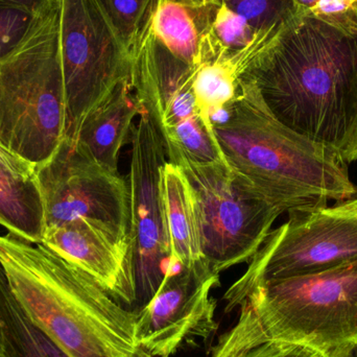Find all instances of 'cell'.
I'll return each instance as SVG.
<instances>
[{"mask_svg":"<svg viewBox=\"0 0 357 357\" xmlns=\"http://www.w3.org/2000/svg\"><path fill=\"white\" fill-rule=\"evenodd\" d=\"M93 277L115 300L134 310L133 241L92 220L48 227L42 243Z\"/></svg>","mask_w":357,"mask_h":357,"instance_id":"12","label":"cell"},{"mask_svg":"<svg viewBox=\"0 0 357 357\" xmlns=\"http://www.w3.org/2000/svg\"><path fill=\"white\" fill-rule=\"evenodd\" d=\"M0 321L3 357H70L23 312L0 266Z\"/></svg>","mask_w":357,"mask_h":357,"instance_id":"18","label":"cell"},{"mask_svg":"<svg viewBox=\"0 0 357 357\" xmlns=\"http://www.w3.org/2000/svg\"><path fill=\"white\" fill-rule=\"evenodd\" d=\"M0 225L8 233L41 243L45 213L36 165L0 144Z\"/></svg>","mask_w":357,"mask_h":357,"instance_id":"14","label":"cell"},{"mask_svg":"<svg viewBox=\"0 0 357 357\" xmlns=\"http://www.w3.org/2000/svg\"><path fill=\"white\" fill-rule=\"evenodd\" d=\"M197 70L175 56L153 31L132 54L130 84L161 136L201 116L193 92Z\"/></svg>","mask_w":357,"mask_h":357,"instance_id":"13","label":"cell"},{"mask_svg":"<svg viewBox=\"0 0 357 357\" xmlns=\"http://www.w3.org/2000/svg\"><path fill=\"white\" fill-rule=\"evenodd\" d=\"M333 357H357V345L348 348Z\"/></svg>","mask_w":357,"mask_h":357,"instance_id":"28","label":"cell"},{"mask_svg":"<svg viewBox=\"0 0 357 357\" xmlns=\"http://www.w3.org/2000/svg\"><path fill=\"white\" fill-rule=\"evenodd\" d=\"M357 261V197L289 211L224 295L226 312L266 281L317 274Z\"/></svg>","mask_w":357,"mask_h":357,"instance_id":"6","label":"cell"},{"mask_svg":"<svg viewBox=\"0 0 357 357\" xmlns=\"http://www.w3.org/2000/svg\"><path fill=\"white\" fill-rule=\"evenodd\" d=\"M130 56L152 31L158 0H96Z\"/></svg>","mask_w":357,"mask_h":357,"instance_id":"21","label":"cell"},{"mask_svg":"<svg viewBox=\"0 0 357 357\" xmlns=\"http://www.w3.org/2000/svg\"><path fill=\"white\" fill-rule=\"evenodd\" d=\"M341 157L346 163L357 160V128L347 146L342 151Z\"/></svg>","mask_w":357,"mask_h":357,"instance_id":"26","label":"cell"},{"mask_svg":"<svg viewBox=\"0 0 357 357\" xmlns=\"http://www.w3.org/2000/svg\"><path fill=\"white\" fill-rule=\"evenodd\" d=\"M0 357H3V333H2L1 321H0Z\"/></svg>","mask_w":357,"mask_h":357,"instance_id":"29","label":"cell"},{"mask_svg":"<svg viewBox=\"0 0 357 357\" xmlns=\"http://www.w3.org/2000/svg\"><path fill=\"white\" fill-rule=\"evenodd\" d=\"M36 177L46 228L85 218L131 237L128 181L75 142L63 140L47 161L36 167Z\"/></svg>","mask_w":357,"mask_h":357,"instance_id":"9","label":"cell"},{"mask_svg":"<svg viewBox=\"0 0 357 357\" xmlns=\"http://www.w3.org/2000/svg\"><path fill=\"white\" fill-rule=\"evenodd\" d=\"M0 266L29 319L70 357H149L136 312L43 243L0 235Z\"/></svg>","mask_w":357,"mask_h":357,"instance_id":"3","label":"cell"},{"mask_svg":"<svg viewBox=\"0 0 357 357\" xmlns=\"http://www.w3.org/2000/svg\"><path fill=\"white\" fill-rule=\"evenodd\" d=\"M222 0H158L152 31L175 56L201 66L202 52Z\"/></svg>","mask_w":357,"mask_h":357,"instance_id":"17","label":"cell"},{"mask_svg":"<svg viewBox=\"0 0 357 357\" xmlns=\"http://www.w3.org/2000/svg\"><path fill=\"white\" fill-rule=\"evenodd\" d=\"M60 1V56L66 138L75 142L86 117L131 73V56L96 0Z\"/></svg>","mask_w":357,"mask_h":357,"instance_id":"7","label":"cell"},{"mask_svg":"<svg viewBox=\"0 0 357 357\" xmlns=\"http://www.w3.org/2000/svg\"><path fill=\"white\" fill-rule=\"evenodd\" d=\"M213 351L283 342L333 357L357 345V261L317 274L266 281L239 305Z\"/></svg>","mask_w":357,"mask_h":357,"instance_id":"4","label":"cell"},{"mask_svg":"<svg viewBox=\"0 0 357 357\" xmlns=\"http://www.w3.org/2000/svg\"><path fill=\"white\" fill-rule=\"evenodd\" d=\"M178 167L195 190L205 259L220 274L249 262L283 212L243 192L226 165Z\"/></svg>","mask_w":357,"mask_h":357,"instance_id":"8","label":"cell"},{"mask_svg":"<svg viewBox=\"0 0 357 357\" xmlns=\"http://www.w3.org/2000/svg\"><path fill=\"white\" fill-rule=\"evenodd\" d=\"M144 112L129 81L119 84L84 121L75 142L98 162L119 171L121 149L131 137L133 121Z\"/></svg>","mask_w":357,"mask_h":357,"instance_id":"15","label":"cell"},{"mask_svg":"<svg viewBox=\"0 0 357 357\" xmlns=\"http://www.w3.org/2000/svg\"><path fill=\"white\" fill-rule=\"evenodd\" d=\"M59 29L60 1L54 0L0 60V144L36 167L66 138Z\"/></svg>","mask_w":357,"mask_h":357,"instance_id":"5","label":"cell"},{"mask_svg":"<svg viewBox=\"0 0 357 357\" xmlns=\"http://www.w3.org/2000/svg\"><path fill=\"white\" fill-rule=\"evenodd\" d=\"M211 357H324L322 354L296 344L266 342L259 345L233 351H212Z\"/></svg>","mask_w":357,"mask_h":357,"instance_id":"24","label":"cell"},{"mask_svg":"<svg viewBox=\"0 0 357 357\" xmlns=\"http://www.w3.org/2000/svg\"><path fill=\"white\" fill-rule=\"evenodd\" d=\"M258 33L272 35L297 13L293 0H222Z\"/></svg>","mask_w":357,"mask_h":357,"instance_id":"22","label":"cell"},{"mask_svg":"<svg viewBox=\"0 0 357 357\" xmlns=\"http://www.w3.org/2000/svg\"><path fill=\"white\" fill-rule=\"evenodd\" d=\"M354 10H356V14H357V0H356V1H354Z\"/></svg>","mask_w":357,"mask_h":357,"instance_id":"30","label":"cell"},{"mask_svg":"<svg viewBox=\"0 0 357 357\" xmlns=\"http://www.w3.org/2000/svg\"><path fill=\"white\" fill-rule=\"evenodd\" d=\"M36 15L24 6L0 0V60L22 41Z\"/></svg>","mask_w":357,"mask_h":357,"instance_id":"23","label":"cell"},{"mask_svg":"<svg viewBox=\"0 0 357 357\" xmlns=\"http://www.w3.org/2000/svg\"><path fill=\"white\" fill-rule=\"evenodd\" d=\"M220 273L207 260L171 264L156 295L136 312V339L149 357H171L183 346L207 339L216 328L212 289Z\"/></svg>","mask_w":357,"mask_h":357,"instance_id":"11","label":"cell"},{"mask_svg":"<svg viewBox=\"0 0 357 357\" xmlns=\"http://www.w3.org/2000/svg\"><path fill=\"white\" fill-rule=\"evenodd\" d=\"M241 77L280 123L341 155L357 128V22L297 12Z\"/></svg>","mask_w":357,"mask_h":357,"instance_id":"1","label":"cell"},{"mask_svg":"<svg viewBox=\"0 0 357 357\" xmlns=\"http://www.w3.org/2000/svg\"><path fill=\"white\" fill-rule=\"evenodd\" d=\"M6 1L24 6L35 14H38L50 6L54 0H6Z\"/></svg>","mask_w":357,"mask_h":357,"instance_id":"25","label":"cell"},{"mask_svg":"<svg viewBox=\"0 0 357 357\" xmlns=\"http://www.w3.org/2000/svg\"><path fill=\"white\" fill-rule=\"evenodd\" d=\"M321 0H293L296 10L299 13L310 12L314 10Z\"/></svg>","mask_w":357,"mask_h":357,"instance_id":"27","label":"cell"},{"mask_svg":"<svg viewBox=\"0 0 357 357\" xmlns=\"http://www.w3.org/2000/svg\"><path fill=\"white\" fill-rule=\"evenodd\" d=\"M213 130L233 180L254 199L289 212L357 197L340 153L280 123L248 79Z\"/></svg>","mask_w":357,"mask_h":357,"instance_id":"2","label":"cell"},{"mask_svg":"<svg viewBox=\"0 0 357 357\" xmlns=\"http://www.w3.org/2000/svg\"><path fill=\"white\" fill-rule=\"evenodd\" d=\"M249 50L232 59H220L197 67L193 83L197 110L203 121L213 129L212 119L234 100L239 79L257 54Z\"/></svg>","mask_w":357,"mask_h":357,"instance_id":"19","label":"cell"},{"mask_svg":"<svg viewBox=\"0 0 357 357\" xmlns=\"http://www.w3.org/2000/svg\"><path fill=\"white\" fill-rule=\"evenodd\" d=\"M131 144L127 181L136 291L134 310H139L156 295L169 266L159 189L167 152L160 132L146 111L132 128Z\"/></svg>","mask_w":357,"mask_h":357,"instance_id":"10","label":"cell"},{"mask_svg":"<svg viewBox=\"0 0 357 357\" xmlns=\"http://www.w3.org/2000/svg\"><path fill=\"white\" fill-rule=\"evenodd\" d=\"M272 35L258 33L243 17L222 4L204 43L202 64L241 56L264 45Z\"/></svg>","mask_w":357,"mask_h":357,"instance_id":"20","label":"cell"},{"mask_svg":"<svg viewBox=\"0 0 357 357\" xmlns=\"http://www.w3.org/2000/svg\"><path fill=\"white\" fill-rule=\"evenodd\" d=\"M159 189L169 264L195 266L205 257L192 185L180 167L167 161L160 169Z\"/></svg>","mask_w":357,"mask_h":357,"instance_id":"16","label":"cell"}]
</instances>
